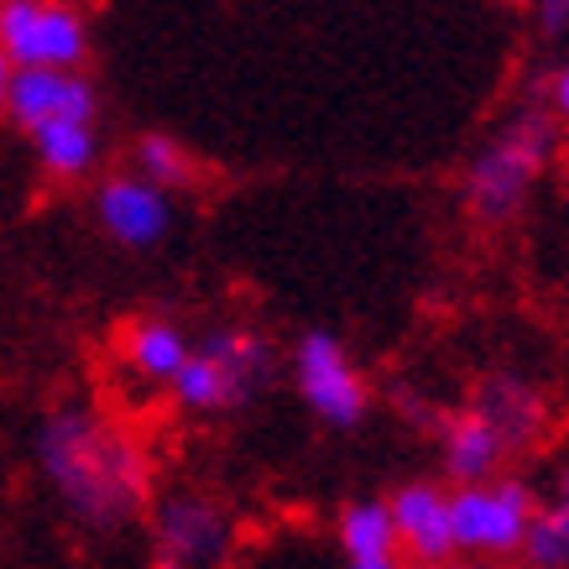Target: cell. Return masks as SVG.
<instances>
[{
    "label": "cell",
    "instance_id": "6da1fadb",
    "mask_svg": "<svg viewBox=\"0 0 569 569\" xmlns=\"http://www.w3.org/2000/svg\"><path fill=\"white\" fill-rule=\"evenodd\" d=\"M32 466L84 533H126L152 507V455L94 402H52L32 429Z\"/></svg>",
    "mask_w": 569,
    "mask_h": 569
},
{
    "label": "cell",
    "instance_id": "7a4b0ae2",
    "mask_svg": "<svg viewBox=\"0 0 569 569\" xmlns=\"http://www.w3.org/2000/svg\"><path fill=\"white\" fill-rule=\"evenodd\" d=\"M565 131L538 100L507 110L486 141L470 152L466 173H460V199H466L470 220L481 224H507L518 220L522 204L533 199L538 178L559 162Z\"/></svg>",
    "mask_w": 569,
    "mask_h": 569
},
{
    "label": "cell",
    "instance_id": "3957f363",
    "mask_svg": "<svg viewBox=\"0 0 569 569\" xmlns=\"http://www.w3.org/2000/svg\"><path fill=\"white\" fill-rule=\"evenodd\" d=\"M147 538L152 569H236L241 559V518L204 486H168L152 497Z\"/></svg>",
    "mask_w": 569,
    "mask_h": 569
},
{
    "label": "cell",
    "instance_id": "277c9868",
    "mask_svg": "<svg viewBox=\"0 0 569 569\" xmlns=\"http://www.w3.org/2000/svg\"><path fill=\"white\" fill-rule=\"evenodd\" d=\"M538 518V491L522 476H497L481 486H449V538L455 553L476 559H518Z\"/></svg>",
    "mask_w": 569,
    "mask_h": 569
},
{
    "label": "cell",
    "instance_id": "5b68a950",
    "mask_svg": "<svg viewBox=\"0 0 569 569\" xmlns=\"http://www.w3.org/2000/svg\"><path fill=\"white\" fill-rule=\"evenodd\" d=\"M0 52L11 69L84 73L89 17L63 0H0Z\"/></svg>",
    "mask_w": 569,
    "mask_h": 569
},
{
    "label": "cell",
    "instance_id": "8992f818",
    "mask_svg": "<svg viewBox=\"0 0 569 569\" xmlns=\"http://www.w3.org/2000/svg\"><path fill=\"white\" fill-rule=\"evenodd\" d=\"M293 381L298 397L319 423L329 429H356L371 413V381L361 377V366L350 361L346 340L335 329H303L293 346Z\"/></svg>",
    "mask_w": 569,
    "mask_h": 569
},
{
    "label": "cell",
    "instance_id": "52a82bcc",
    "mask_svg": "<svg viewBox=\"0 0 569 569\" xmlns=\"http://www.w3.org/2000/svg\"><path fill=\"white\" fill-rule=\"evenodd\" d=\"M466 408L501 439L507 460H512V455H528V449L543 439V429H549V397H543L538 381L522 377V371H486V377L470 387Z\"/></svg>",
    "mask_w": 569,
    "mask_h": 569
},
{
    "label": "cell",
    "instance_id": "ba28073f",
    "mask_svg": "<svg viewBox=\"0 0 569 569\" xmlns=\"http://www.w3.org/2000/svg\"><path fill=\"white\" fill-rule=\"evenodd\" d=\"M94 220L126 251H152L173 236V193L141 183L137 173H110L94 189Z\"/></svg>",
    "mask_w": 569,
    "mask_h": 569
},
{
    "label": "cell",
    "instance_id": "9c48e42d",
    "mask_svg": "<svg viewBox=\"0 0 569 569\" xmlns=\"http://www.w3.org/2000/svg\"><path fill=\"white\" fill-rule=\"evenodd\" d=\"M6 121L27 131V137L58 121H100V89H94L89 73L17 69L11 100H6Z\"/></svg>",
    "mask_w": 569,
    "mask_h": 569
},
{
    "label": "cell",
    "instance_id": "30bf717a",
    "mask_svg": "<svg viewBox=\"0 0 569 569\" xmlns=\"http://www.w3.org/2000/svg\"><path fill=\"white\" fill-rule=\"evenodd\" d=\"M193 350L214 366V377L224 381V397H230V413L246 408V402H257L277 377V346L251 325H214L204 329Z\"/></svg>",
    "mask_w": 569,
    "mask_h": 569
},
{
    "label": "cell",
    "instance_id": "8fae6325",
    "mask_svg": "<svg viewBox=\"0 0 569 569\" xmlns=\"http://www.w3.org/2000/svg\"><path fill=\"white\" fill-rule=\"evenodd\" d=\"M387 518L397 533L402 565H455V538H449V486L408 481L387 497Z\"/></svg>",
    "mask_w": 569,
    "mask_h": 569
},
{
    "label": "cell",
    "instance_id": "7c38bea8",
    "mask_svg": "<svg viewBox=\"0 0 569 569\" xmlns=\"http://www.w3.org/2000/svg\"><path fill=\"white\" fill-rule=\"evenodd\" d=\"M439 466L455 486H481V481H497V470L507 466V449L481 418L470 408H449L439 418Z\"/></svg>",
    "mask_w": 569,
    "mask_h": 569
},
{
    "label": "cell",
    "instance_id": "4fadbf2b",
    "mask_svg": "<svg viewBox=\"0 0 569 569\" xmlns=\"http://www.w3.org/2000/svg\"><path fill=\"white\" fill-rule=\"evenodd\" d=\"M189 350H193L189 329L168 319V313H141V319H131L121 329V361L147 387H168L178 377V366L189 361Z\"/></svg>",
    "mask_w": 569,
    "mask_h": 569
},
{
    "label": "cell",
    "instance_id": "5bb4252c",
    "mask_svg": "<svg viewBox=\"0 0 569 569\" xmlns=\"http://www.w3.org/2000/svg\"><path fill=\"white\" fill-rule=\"evenodd\" d=\"M32 152L42 162V173L58 178V183H73V178H89L94 162H100V121H58L32 131Z\"/></svg>",
    "mask_w": 569,
    "mask_h": 569
},
{
    "label": "cell",
    "instance_id": "9a60e30c",
    "mask_svg": "<svg viewBox=\"0 0 569 569\" xmlns=\"http://www.w3.org/2000/svg\"><path fill=\"white\" fill-rule=\"evenodd\" d=\"M126 173H137L141 183L173 193V189H189L193 178H199V162H193L189 147L178 137H168V131H141V137L131 141V168H126Z\"/></svg>",
    "mask_w": 569,
    "mask_h": 569
},
{
    "label": "cell",
    "instance_id": "2e32d148",
    "mask_svg": "<svg viewBox=\"0 0 569 569\" xmlns=\"http://www.w3.org/2000/svg\"><path fill=\"white\" fill-rule=\"evenodd\" d=\"M340 549H346V565H356V559H402L392 518H387V497L346 501V512H340Z\"/></svg>",
    "mask_w": 569,
    "mask_h": 569
},
{
    "label": "cell",
    "instance_id": "e0dca14e",
    "mask_svg": "<svg viewBox=\"0 0 569 569\" xmlns=\"http://www.w3.org/2000/svg\"><path fill=\"white\" fill-rule=\"evenodd\" d=\"M538 104H543L553 121H559V131H565V126H569V58L549 73V84H543V100H538Z\"/></svg>",
    "mask_w": 569,
    "mask_h": 569
},
{
    "label": "cell",
    "instance_id": "ac0fdd59",
    "mask_svg": "<svg viewBox=\"0 0 569 569\" xmlns=\"http://www.w3.org/2000/svg\"><path fill=\"white\" fill-rule=\"evenodd\" d=\"M538 32L569 37V0H543V6H538Z\"/></svg>",
    "mask_w": 569,
    "mask_h": 569
},
{
    "label": "cell",
    "instance_id": "d6986e66",
    "mask_svg": "<svg viewBox=\"0 0 569 569\" xmlns=\"http://www.w3.org/2000/svg\"><path fill=\"white\" fill-rule=\"evenodd\" d=\"M543 507H549V512H553L559 522H569V466L559 470V481H553V497L543 501Z\"/></svg>",
    "mask_w": 569,
    "mask_h": 569
},
{
    "label": "cell",
    "instance_id": "ffe728a7",
    "mask_svg": "<svg viewBox=\"0 0 569 569\" xmlns=\"http://www.w3.org/2000/svg\"><path fill=\"white\" fill-rule=\"evenodd\" d=\"M11 79H17V69H11L6 52H0V116H6V100H11Z\"/></svg>",
    "mask_w": 569,
    "mask_h": 569
},
{
    "label": "cell",
    "instance_id": "44dd1931",
    "mask_svg": "<svg viewBox=\"0 0 569 569\" xmlns=\"http://www.w3.org/2000/svg\"><path fill=\"white\" fill-rule=\"evenodd\" d=\"M346 569H408L402 559H356V565H346Z\"/></svg>",
    "mask_w": 569,
    "mask_h": 569
},
{
    "label": "cell",
    "instance_id": "7402d4cb",
    "mask_svg": "<svg viewBox=\"0 0 569 569\" xmlns=\"http://www.w3.org/2000/svg\"><path fill=\"white\" fill-rule=\"evenodd\" d=\"M559 168H565V189H569V137H565V147H559Z\"/></svg>",
    "mask_w": 569,
    "mask_h": 569
},
{
    "label": "cell",
    "instance_id": "603a6c76",
    "mask_svg": "<svg viewBox=\"0 0 569 569\" xmlns=\"http://www.w3.org/2000/svg\"><path fill=\"white\" fill-rule=\"evenodd\" d=\"M408 569H460V565H408Z\"/></svg>",
    "mask_w": 569,
    "mask_h": 569
},
{
    "label": "cell",
    "instance_id": "cb8c5ba5",
    "mask_svg": "<svg viewBox=\"0 0 569 569\" xmlns=\"http://www.w3.org/2000/svg\"><path fill=\"white\" fill-rule=\"evenodd\" d=\"M512 569H533V565H512Z\"/></svg>",
    "mask_w": 569,
    "mask_h": 569
}]
</instances>
